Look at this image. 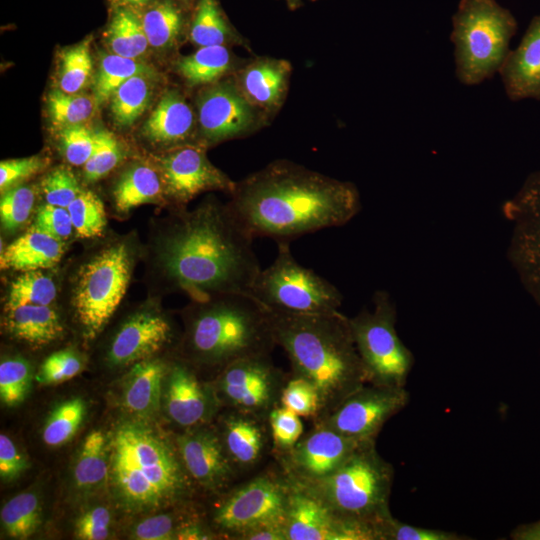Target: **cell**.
<instances>
[{
    "label": "cell",
    "instance_id": "cell-6",
    "mask_svg": "<svg viewBox=\"0 0 540 540\" xmlns=\"http://www.w3.org/2000/svg\"><path fill=\"white\" fill-rule=\"evenodd\" d=\"M375 442H361L344 464L325 478L291 481L339 516L372 526L378 537L379 525L392 516L389 503L394 468L378 453Z\"/></svg>",
    "mask_w": 540,
    "mask_h": 540
},
{
    "label": "cell",
    "instance_id": "cell-34",
    "mask_svg": "<svg viewBox=\"0 0 540 540\" xmlns=\"http://www.w3.org/2000/svg\"><path fill=\"white\" fill-rule=\"evenodd\" d=\"M1 525L14 539H27L41 523V507L33 492H22L11 498L1 509Z\"/></svg>",
    "mask_w": 540,
    "mask_h": 540
},
{
    "label": "cell",
    "instance_id": "cell-3",
    "mask_svg": "<svg viewBox=\"0 0 540 540\" xmlns=\"http://www.w3.org/2000/svg\"><path fill=\"white\" fill-rule=\"evenodd\" d=\"M269 315L275 343L285 351L292 375L306 379L318 392L320 409L314 422L368 383L349 317L340 311L323 314L269 311Z\"/></svg>",
    "mask_w": 540,
    "mask_h": 540
},
{
    "label": "cell",
    "instance_id": "cell-43",
    "mask_svg": "<svg viewBox=\"0 0 540 540\" xmlns=\"http://www.w3.org/2000/svg\"><path fill=\"white\" fill-rule=\"evenodd\" d=\"M32 369L21 357L6 358L0 364V398L7 406L21 403L29 392Z\"/></svg>",
    "mask_w": 540,
    "mask_h": 540
},
{
    "label": "cell",
    "instance_id": "cell-11",
    "mask_svg": "<svg viewBox=\"0 0 540 540\" xmlns=\"http://www.w3.org/2000/svg\"><path fill=\"white\" fill-rule=\"evenodd\" d=\"M289 481L280 472L267 471L226 493L212 514L213 525L228 538L265 522L285 521Z\"/></svg>",
    "mask_w": 540,
    "mask_h": 540
},
{
    "label": "cell",
    "instance_id": "cell-14",
    "mask_svg": "<svg viewBox=\"0 0 540 540\" xmlns=\"http://www.w3.org/2000/svg\"><path fill=\"white\" fill-rule=\"evenodd\" d=\"M409 402L405 387L367 383L335 410L314 424L326 426L357 441H376L386 422Z\"/></svg>",
    "mask_w": 540,
    "mask_h": 540
},
{
    "label": "cell",
    "instance_id": "cell-2",
    "mask_svg": "<svg viewBox=\"0 0 540 540\" xmlns=\"http://www.w3.org/2000/svg\"><path fill=\"white\" fill-rule=\"evenodd\" d=\"M228 203L254 239L289 240L343 226L361 209L357 187L288 161H276L236 183Z\"/></svg>",
    "mask_w": 540,
    "mask_h": 540
},
{
    "label": "cell",
    "instance_id": "cell-22",
    "mask_svg": "<svg viewBox=\"0 0 540 540\" xmlns=\"http://www.w3.org/2000/svg\"><path fill=\"white\" fill-rule=\"evenodd\" d=\"M499 75L511 101L540 100V14L531 19L517 47L509 51Z\"/></svg>",
    "mask_w": 540,
    "mask_h": 540
},
{
    "label": "cell",
    "instance_id": "cell-45",
    "mask_svg": "<svg viewBox=\"0 0 540 540\" xmlns=\"http://www.w3.org/2000/svg\"><path fill=\"white\" fill-rule=\"evenodd\" d=\"M35 192L29 186H15L4 192L0 201L1 225L5 231H14L31 215Z\"/></svg>",
    "mask_w": 540,
    "mask_h": 540
},
{
    "label": "cell",
    "instance_id": "cell-38",
    "mask_svg": "<svg viewBox=\"0 0 540 540\" xmlns=\"http://www.w3.org/2000/svg\"><path fill=\"white\" fill-rule=\"evenodd\" d=\"M141 21L149 46L157 49L173 46L183 27L181 12L171 1L153 6Z\"/></svg>",
    "mask_w": 540,
    "mask_h": 540
},
{
    "label": "cell",
    "instance_id": "cell-5",
    "mask_svg": "<svg viewBox=\"0 0 540 540\" xmlns=\"http://www.w3.org/2000/svg\"><path fill=\"white\" fill-rule=\"evenodd\" d=\"M186 319L187 356L218 374L239 359L271 354L276 345L269 311L246 293L192 301Z\"/></svg>",
    "mask_w": 540,
    "mask_h": 540
},
{
    "label": "cell",
    "instance_id": "cell-40",
    "mask_svg": "<svg viewBox=\"0 0 540 540\" xmlns=\"http://www.w3.org/2000/svg\"><path fill=\"white\" fill-rule=\"evenodd\" d=\"M86 413L83 399L74 397L59 404L45 422L42 439L50 447L68 442L78 431Z\"/></svg>",
    "mask_w": 540,
    "mask_h": 540
},
{
    "label": "cell",
    "instance_id": "cell-28",
    "mask_svg": "<svg viewBox=\"0 0 540 540\" xmlns=\"http://www.w3.org/2000/svg\"><path fill=\"white\" fill-rule=\"evenodd\" d=\"M290 75L287 61L263 59L244 69L240 78L241 91L258 106L273 107L281 100Z\"/></svg>",
    "mask_w": 540,
    "mask_h": 540
},
{
    "label": "cell",
    "instance_id": "cell-41",
    "mask_svg": "<svg viewBox=\"0 0 540 540\" xmlns=\"http://www.w3.org/2000/svg\"><path fill=\"white\" fill-rule=\"evenodd\" d=\"M232 37L216 0H198L191 25L190 39L199 47L223 45Z\"/></svg>",
    "mask_w": 540,
    "mask_h": 540
},
{
    "label": "cell",
    "instance_id": "cell-59",
    "mask_svg": "<svg viewBox=\"0 0 540 540\" xmlns=\"http://www.w3.org/2000/svg\"><path fill=\"white\" fill-rule=\"evenodd\" d=\"M513 540H540V520L517 526L510 533Z\"/></svg>",
    "mask_w": 540,
    "mask_h": 540
},
{
    "label": "cell",
    "instance_id": "cell-36",
    "mask_svg": "<svg viewBox=\"0 0 540 540\" xmlns=\"http://www.w3.org/2000/svg\"><path fill=\"white\" fill-rule=\"evenodd\" d=\"M99 107L94 95L65 93L52 90L47 97V110L52 125L61 130L66 127L85 125Z\"/></svg>",
    "mask_w": 540,
    "mask_h": 540
},
{
    "label": "cell",
    "instance_id": "cell-29",
    "mask_svg": "<svg viewBox=\"0 0 540 540\" xmlns=\"http://www.w3.org/2000/svg\"><path fill=\"white\" fill-rule=\"evenodd\" d=\"M159 171L146 164H135L127 168L113 189L116 210L128 213L132 208L145 203L159 202L164 195Z\"/></svg>",
    "mask_w": 540,
    "mask_h": 540
},
{
    "label": "cell",
    "instance_id": "cell-60",
    "mask_svg": "<svg viewBox=\"0 0 540 540\" xmlns=\"http://www.w3.org/2000/svg\"><path fill=\"white\" fill-rule=\"evenodd\" d=\"M122 4L132 6V7H141L148 4L151 0H119Z\"/></svg>",
    "mask_w": 540,
    "mask_h": 540
},
{
    "label": "cell",
    "instance_id": "cell-47",
    "mask_svg": "<svg viewBox=\"0 0 540 540\" xmlns=\"http://www.w3.org/2000/svg\"><path fill=\"white\" fill-rule=\"evenodd\" d=\"M84 368L82 357L74 350L52 353L41 364L36 381L41 385L62 383L78 375Z\"/></svg>",
    "mask_w": 540,
    "mask_h": 540
},
{
    "label": "cell",
    "instance_id": "cell-51",
    "mask_svg": "<svg viewBox=\"0 0 540 540\" xmlns=\"http://www.w3.org/2000/svg\"><path fill=\"white\" fill-rule=\"evenodd\" d=\"M41 191L47 204L67 208L82 190L72 171L59 167L44 177Z\"/></svg>",
    "mask_w": 540,
    "mask_h": 540
},
{
    "label": "cell",
    "instance_id": "cell-57",
    "mask_svg": "<svg viewBox=\"0 0 540 540\" xmlns=\"http://www.w3.org/2000/svg\"><path fill=\"white\" fill-rule=\"evenodd\" d=\"M238 540H287L285 521L259 524L242 533Z\"/></svg>",
    "mask_w": 540,
    "mask_h": 540
},
{
    "label": "cell",
    "instance_id": "cell-15",
    "mask_svg": "<svg viewBox=\"0 0 540 540\" xmlns=\"http://www.w3.org/2000/svg\"><path fill=\"white\" fill-rule=\"evenodd\" d=\"M164 193L176 205H185L206 191H224L231 194L236 186L226 174L207 158L205 149L198 145L176 146L158 159Z\"/></svg>",
    "mask_w": 540,
    "mask_h": 540
},
{
    "label": "cell",
    "instance_id": "cell-9",
    "mask_svg": "<svg viewBox=\"0 0 540 540\" xmlns=\"http://www.w3.org/2000/svg\"><path fill=\"white\" fill-rule=\"evenodd\" d=\"M276 257L254 279L248 294L269 311L293 314L338 312L341 292L293 256L288 240L277 241Z\"/></svg>",
    "mask_w": 540,
    "mask_h": 540
},
{
    "label": "cell",
    "instance_id": "cell-8",
    "mask_svg": "<svg viewBox=\"0 0 540 540\" xmlns=\"http://www.w3.org/2000/svg\"><path fill=\"white\" fill-rule=\"evenodd\" d=\"M135 261L134 243L122 238L105 244L79 266L71 305L86 337L99 334L114 314L125 296Z\"/></svg>",
    "mask_w": 540,
    "mask_h": 540
},
{
    "label": "cell",
    "instance_id": "cell-54",
    "mask_svg": "<svg viewBox=\"0 0 540 540\" xmlns=\"http://www.w3.org/2000/svg\"><path fill=\"white\" fill-rule=\"evenodd\" d=\"M111 512L104 506L85 511L76 521L75 536L82 540H103L109 537Z\"/></svg>",
    "mask_w": 540,
    "mask_h": 540
},
{
    "label": "cell",
    "instance_id": "cell-52",
    "mask_svg": "<svg viewBox=\"0 0 540 540\" xmlns=\"http://www.w3.org/2000/svg\"><path fill=\"white\" fill-rule=\"evenodd\" d=\"M48 165L46 157L34 155L20 159L4 160L0 163V189L5 192L22 181L36 175Z\"/></svg>",
    "mask_w": 540,
    "mask_h": 540
},
{
    "label": "cell",
    "instance_id": "cell-46",
    "mask_svg": "<svg viewBox=\"0 0 540 540\" xmlns=\"http://www.w3.org/2000/svg\"><path fill=\"white\" fill-rule=\"evenodd\" d=\"M280 405L301 417L314 420L319 414L320 399L313 384L291 374L283 388Z\"/></svg>",
    "mask_w": 540,
    "mask_h": 540
},
{
    "label": "cell",
    "instance_id": "cell-37",
    "mask_svg": "<svg viewBox=\"0 0 540 540\" xmlns=\"http://www.w3.org/2000/svg\"><path fill=\"white\" fill-rule=\"evenodd\" d=\"M57 297L54 279L41 270L22 272L10 284L5 308L20 305H51Z\"/></svg>",
    "mask_w": 540,
    "mask_h": 540
},
{
    "label": "cell",
    "instance_id": "cell-7",
    "mask_svg": "<svg viewBox=\"0 0 540 540\" xmlns=\"http://www.w3.org/2000/svg\"><path fill=\"white\" fill-rule=\"evenodd\" d=\"M517 28L512 12L496 0H460L450 34L458 81L474 86L499 73Z\"/></svg>",
    "mask_w": 540,
    "mask_h": 540
},
{
    "label": "cell",
    "instance_id": "cell-19",
    "mask_svg": "<svg viewBox=\"0 0 540 540\" xmlns=\"http://www.w3.org/2000/svg\"><path fill=\"white\" fill-rule=\"evenodd\" d=\"M163 404L168 417L186 429L208 424L221 406L213 384L203 383L189 364L180 362L169 367Z\"/></svg>",
    "mask_w": 540,
    "mask_h": 540
},
{
    "label": "cell",
    "instance_id": "cell-10",
    "mask_svg": "<svg viewBox=\"0 0 540 540\" xmlns=\"http://www.w3.org/2000/svg\"><path fill=\"white\" fill-rule=\"evenodd\" d=\"M396 307L391 295L377 290L373 309H362L349 318L353 340L364 365L368 383L405 387L415 358L396 330Z\"/></svg>",
    "mask_w": 540,
    "mask_h": 540
},
{
    "label": "cell",
    "instance_id": "cell-24",
    "mask_svg": "<svg viewBox=\"0 0 540 540\" xmlns=\"http://www.w3.org/2000/svg\"><path fill=\"white\" fill-rule=\"evenodd\" d=\"M169 367L161 360H143L133 365L123 382L122 402L136 420L153 418L160 410Z\"/></svg>",
    "mask_w": 540,
    "mask_h": 540
},
{
    "label": "cell",
    "instance_id": "cell-1",
    "mask_svg": "<svg viewBox=\"0 0 540 540\" xmlns=\"http://www.w3.org/2000/svg\"><path fill=\"white\" fill-rule=\"evenodd\" d=\"M252 245L228 204L208 200L191 211L176 209L159 223L152 262L163 286L201 302L248 294L261 270Z\"/></svg>",
    "mask_w": 540,
    "mask_h": 540
},
{
    "label": "cell",
    "instance_id": "cell-20",
    "mask_svg": "<svg viewBox=\"0 0 540 540\" xmlns=\"http://www.w3.org/2000/svg\"><path fill=\"white\" fill-rule=\"evenodd\" d=\"M253 105L231 82L205 90L198 99V120L205 140L213 143L250 131L256 116Z\"/></svg>",
    "mask_w": 540,
    "mask_h": 540
},
{
    "label": "cell",
    "instance_id": "cell-17",
    "mask_svg": "<svg viewBox=\"0 0 540 540\" xmlns=\"http://www.w3.org/2000/svg\"><path fill=\"white\" fill-rule=\"evenodd\" d=\"M360 444L361 441L314 424L289 451L277 456L281 470L290 480L315 481L340 468Z\"/></svg>",
    "mask_w": 540,
    "mask_h": 540
},
{
    "label": "cell",
    "instance_id": "cell-18",
    "mask_svg": "<svg viewBox=\"0 0 540 540\" xmlns=\"http://www.w3.org/2000/svg\"><path fill=\"white\" fill-rule=\"evenodd\" d=\"M175 446L191 481L209 491L230 484L237 469L229 459L218 431L207 424L178 435Z\"/></svg>",
    "mask_w": 540,
    "mask_h": 540
},
{
    "label": "cell",
    "instance_id": "cell-4",
    "mask_svg": "<svg viewBox=\"0 0 540 540\" xmlns=\"http://www.w3.org/2000/svg\"><path fill=\"white\" fill-rule=\"evenodd\" d=\"M108 481L117 503L131 513L178 502L191 487L176 446L140 420L124 421L112 433Z\"/></svg>",
    "mask_w": 540,
    "mask_h": 540
},
{
    "label": "cell",
    "instance_id": "cell-58",
    "mask_svg": "<svg viewBox=\"0 0 540 540\" xmlns=\"http://www.w3.org/2000/svg\"><path fill=\"white\" fill-rule=\"evenodd\" d=\"M214 538L208 528L197 521H184L177 529L178 540H208Z\"/></svg>",
    "mask_w": 540,
    "mask_h": 540
},
{
    "label": "cell",
    "instance_id": "cell-56",
    "mask_svg": "<svg viewBox=\"0 0 540 540\" xmlns=\"http://www.w3.org/2000/svg\"><path fill=\"white\" fill-rule=\"evenodd\" d=\"M27 460L18 450L13 440L0 435V476L4 481L17 479L27 468Z\"/></svg>",
    "mask_w": 540,
    "mask_h": 540
},
{
    "label": "cell",
    "instance_id": "cell-42",
    "mask_svg": "<svg viewBox=\"0 0 540 540\" xmlns=\"http://www.w3.org/2000/svg\"><path fill=\"white\" fill-rule=\"evenodd\" d=\"M67 209L78 238H94L104 231L106 213L102 201L94 192L81 191Z\"/></svg>",
    "mask_w": 540,
    "mask_h": 540
},
{
    "label": "cell",
    "instance_id": "cell-27",
    "mask_svg": "<svg viewBox=\"0 0 540 540\" xmlns=\"http://www.w3.org/2000/svg\"><path fill=\"white\" fill-rule=\"evenodd\" d=\"M5 327L17 340L44 346L59 339L64 327L51 305H20L5 308Z\"/></svg>",
    "mask_w": 540,
    "mask_h": 540
},
{
    "label": "cell",
    "instance_id": "cell-12",
    "mask_svg": "<svg viewBox=\"0 0 540 540\" xmlns=\"http://www.w3.org/2000/svg\"><path fill=\"white\" fill-rule=\"evenodd\" d=\"M289 377L270 354H259L228 365L215 377L213 387L221 405L268 420L280 405Z\"/></svg>",
    "mask_w": 540,
    "mask_h": 540
},
{
    "label": "cell",
    "instance_id": "cell-55",
    "mask_svg": "<svg viewBox=\"0 0 540 540\" xmlns=\"http://www.w3.org/2000/svg\"><path fill=\"white\" fill-rule=\"evenodd\" d=\"M179 526L171 514L153 515L143 519L135 526L133 538L138 540L176 539Z\"/></svg>",
    "mask_w": 540,
    "mask_h": 540
},
{
    "label": "cell",
    "instance_id": "cell-23",
    "mask_svg": "<svg viewBox=\"0 0 540 540\" xmlns=\"http://www.w3.org/2000/svg\"><path fill=\"white\" fill-rule=\"evenodd\" d=\"M267 423V419L233 409L222 418L217 431L237 471L253 468L264 456L271 439Z\"/></svg>",
    "mask_w": 540,
    "mask_h": 540
},
{
    "label": "cell",
    "instance_id": "cell-26",
    "mask_svg": "<svg viewBox=\"0 0 540 540\" xmlns=\"http://www.w3.org/2000/svg\"><path fill=\"white\" fill-rule=\"evenodd\" d=\"M194 114L183 96L167 91L159 100L143 126V135L159 145L180 144L193 128Z\"/></svg>",
    "mask_w": 540,
    "mask_h": 540
},
{
    "label": "cell",
    "instance_id": "cell-48",
    "mask_svg": "<svg viewBox=\"0 0 540 540\" xmlns=\"http://www.w3.org/2000/svg\"><path fill=\"white\" fill-rule=\"evenodd\" d=\"M268 424L276 454L289 451L303 435L300 416L281 405L271 411Z\"/></svg>",
    "mask_w": 540,
    "mask_h": 540
},
{
    "label": "cell",
    "instance_id": "cell-30",
    "mask_svg": "<svg viewBox=\"0 0 540 540\" xmlns=\"http://www.w3.org/2000/svg\"><path fill=\"white\" fill-rule=\"evenodd\" d=\"M109 478V442L100 430L92 431L82 443L73 470L76 488L91 493L103 487Z\"/></svg>",
    "mask_w": 540,
    "mask_h": 540
},
{
    "label": "cell",
    "instance_id": "cell-50",
    "mask_svg": "<svg viewBox=\"0 0 540 540\" xmlns=\"http://www.w3.org/2000/svg\"><path fill=\"white\" fill-rule=\"evenodd\" d=\"M463 535L441 529L403 523L393 516L378 527V540H464Z\"/></svg>",
    "mask_w": 540,
    "mask_h": 540
},
{
    "label": "cell",
    "instance_id": "cell-39",
    "mask_svg": "<svg viewBox=\"0 0 540 540\" xmlns=\"http://www.w3.org/2000/svg\"><path fill=\"white\" fill-rule=\"evenodd\" d=\"M91 38L61 52L58 69V89L65 93H79L90 81L93 63Z\"/></svg>",
    "mask_w": 540,
    "mask_h": 540
},
{
    "label": "cell",
    "instance_id": "cell-49",
    "mask_svg": "<svg viewBox=\"0 0 540 540\" xmlns=\"http://www.w3.org/2000/svg\"><path fill=\"white\" fill-rule=\"evenodd\" d=\"M60 150L65 160L74 166H84L96 144V132L85 125L59 130Z\"/></svg>",
    "mask_w": 540,
    "mask_h": 540
},
{
    "label": "cell",
    "instance_id": "cell-13",
    "mask_svg": "<svg viewBox=\"0 0 540 540\" xmlns=\"http://www.w3.org/2000/svg\"><path fill=\"white\" fill-rule=\"evenodd\" d=\"M502 214L511 224L508 261L540 307V170L530 173L503 203Z\"/></svg>",
    "mask_w": 540,
    "mask_h": 540
},
{
    "label": "cell",
    "instance_id": "cell-61",
    "mask_svg": "<svg viewBox=\"0 0 540 540\" xmlns=\"http://www.w3.org/2000/svg\"><path fill=\"white\" fill-rule=\"evenodd\" d=\"M291 9L297 8L301 4V0H285Z\"/></svg>",
    "mask_w": 540,
    "mask_h": 540
},
{
    "label": "cell",
    "instance_id": "cell-25",
    "mask_svg": "<svg viewBox=\"0 0 540 540\" xmlns=\"http://www.w3.org/2000/svg\"><path fill=\"white\" fill-rule=\"evenodd\" d=\"M64 254L63 241L33 228L14 241L1 252L2 270L17 271L44 270L55 266Z\"/></svg>",
    "mask_w": 540,
    "mask_h": 540
},
{
    "label": "cell",
    "instance_id": "cell-33",
    "mask_svg": "<svg viewBox=\"0 0 540 540\" xmlns=\"http://www.w3.org/2000/svg\"><path fill=\"white\" fill-rule=\"evenodd\" d=\"M135 75L155 76L154 69L137 59L123 57L117 54H106L95 79L94 96L98 106L111 98L116 89Z\"/></svg>",
    "mask_w": 540,
    "mask_h": 540
},
{
    "label": "cell",
    "instance_id": "cell-16",
    "mask_svg": "<svg viewBox=\"0 0 540 540\" xmlns=\"http://www.w3.org/2000/svg\"><path fill=\"white\" fill-rule=\"evenodd\" d=\"M288 481L287 540H378L372 526L339 516L318 498Z\"/></svg>",
    "mask_w": 540,
    "mask_h": 540
},
{
    "label": "cell",
    "instance_id": "cell-31",
    "mask_svg": "<svg viewBox=\"0 0 540 540\" xmlns=\"http://www.w3.org/2000/svg\"><path fill=\"white\" fill-rule=\"evenodd\" d=\"M231 56L224 45L199 47L194 53L181 57L177 70L189 85H202L216 81L230 67Z\"/></svg>",
    "mask_w": 540,
    "mask_h": 540
},
{
    "label": "cell",
    "instance_id": "cell-53",
    "mask_svg": "<svg viewBox=\"0 0 540 540\" xmlns=\"http://www.w3.org/2000/svg\"><path fill=\"white\" fill-rule=\"evenodd\" d=\"M35 227L63 241L74 232L73 223L67 208L45 203L36 215Z\"/></svg>",
    "mask_w": 540,
    "mask_h": 540
},
{
    "label": "cell",
    "instance_id": "cell-32",
    "mask_svg": "<svg viewBox=\"0 0 540 540\" xmlns=\"http://www.w3.org/2000/svg\"><path fill=\"white\" fill-rule=\"evenodd\" d=\"M151 77L135 75L112 94L111 112L118 126H131L146 111L152 97Z\"/></svg>",
    "mask_w": 540,
    "mask_h": 540
},
{
    "label": "cell",
    "instance_id": "cell-21",
    "mask_svg": "<svg viewBox=\"0 0 540 540\" xmlns=\"http://www.w3.org/2000/svg\"><path fill=\"white\" fill-rule=\"evenodd\" d=\"M171 336V325L161 312L141 309L119 327L108 350V361L114 366H128L147 360L162 349Z\"/></svg>",
    "mask_w": 540,
    "mask_h": 540
},
{
    "label": "cell",
    "instance_id": "cell-35",
    "mask_svg": "<svg viewBox=\"0 0 540 540\" xmlns=\"http://www.w3.org/2000/svg\"><path fill=\"white\" fill-rule=\"evenodd\" d=\"M113 54L138 59L149 46L142 21L130 10L121 9L114 15L107 33Z\"/></svg>",
    "mask_w": 540,
    "mask_h": 540
},
{
    "label": "cell",
    "instance_id": "cell-44",
    "mask_svg": "<svg viewBox=\"0 0 540 540\" xmlns=\"http://www.w3.org/2000/svg\"><path fill=\"white\" fill-rule=\"evenodd\" d=\"M122 158L116 137L107 130L96 132V144L90 158L83 166L84 177L94 182L110 173Z\"/></svg>",
    "mask_w": 540,
    "mask_h": 540
}]
</instances>
